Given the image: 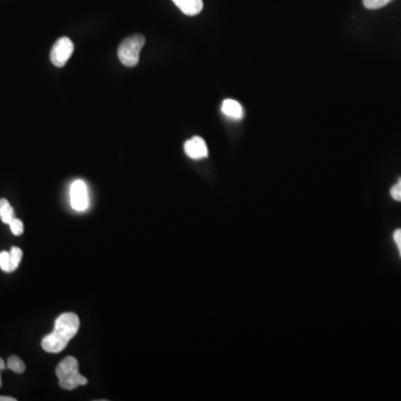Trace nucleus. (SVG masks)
<instances>
[{"label":"nucleus","mask_w":401,"mask_h":401,"mask_svg":"<svg viewBox=\"0 0 401 401\" xmlns=\"http://www.w3.org/2000/svg\"><path fill=\"white\" fill-rule=\"evenodd\" d=\"M56 375L60 386L65 390H74L88 383L87 379L78 371V361L74 357H66L60 361L56 368Z\"/></svg>","instance_id":"1"},{"label":"nucleus","mask_w":401,"mask_h":401,"mask_svg":"<svg viewBox=\"0 0 401 401\" xmlns=\"http://www.w3.org/2000/svg\"><path fill=\"white\" fill-rule=\"evenodd\" d=\"M145 45L143 35H133L122 41L119 47V58L127 67H135L139 64V53Z\"/></svg>","instance_id":"2"},{"label":"nucleus","mask_w":401,"mask_h":401,"mask_svg":"<svg viewBox=\"0 0 401 401\" xmlns=\"http://www.w3.org/2000/svg\"><path fill=\"white\" fill-rule=\"evenodd\" d=\"M80 318L73 312L60 314L55 321V331L62 334L67 340H72L80 330Z\"/></svg>","instance_id":"3"},{"label":"nucleus","mask_w":401,"mask_h":401,"mask_svg":"<svg viewBox=\"0 0 401 401\" xmlns=\"http://www.w3.org/2000/svg\"><path fill=\"white\" fill-rule=\"evenodd\" d=\"M74 53V43L68 37H62L55 43L50 52V62L56 67L66 65Z\"/></svg>","instance_id":"4"},{"label":"nucleus","mask_w":401,"mask_h":401,"mask_svg":"<svg viewBox=\"0 0 401 401\" xmlns=\"http://www.w3.org/2000/svg\"><path fill=\"white\" fill-rule=\"evenodd\" d=\"M70 205L75 211L82 212L90 206L88 190L85 183L82 180H76L70 186Z\"/></svg>","instance_id":"5"},{"label":"nucleus","mask_w":401,"mask_h":401,"mask_svg":"<svg viewBox=\"0 0 401 401\" xmlns=\"http://www.w3.org/2000/svg\"><path fill=\"white\" fill-rule=\"evenodd\" d=\"M68 342L70 340H67L64 336L54 330L52 333L47 334L46 337L43 339L41 347L46 353H62L68 345Z\"/></svg>","instance_id":"6"},{"label":"nucleus","mask_w":401,"mask_h":401,"mask_svg":"<svg viewBox=\"0 0 401 401\" xmlns=\"http://www.w3.org/2000/svg\"><path fill=\"white\" fill-rule=\"evenodd\" d=\"M184 151L192 160H200V159L208 157V154L205 141L200 139V137H194L186 141L184 144Z\"/></svg>","instance_id":"7"},{"label":"nucleus","mask_w":401,"mask_h":401,"mask_svg":"<svg viewBox=\"0 0 401 401\" xmlns=\"http://www.w3.org/2000/svg\"><path fill=\"white\" fill-rule=\"evenodd\" d=\"M173 3L180 8L183 14L188 16H196L203 9L202 0H173Z\"/></svg>","instance_id":"8"},{"label":"nucleus","mask_w":401,"mask_h":401,"mask_svg":"<svg viewBox=\"0 0 401 401\" xmlns=\"http://www.w3.org/2000/svg\"><path fill=\"white\" fill-rule=\"evenodd\" d=\"M222 112L231 119H240L243 117V107L237 100H224L223 104H222Z\"/></svg>","instance_id":"9"},{"label":"nucleus","mask_w":401,"mask_h":401,"mask_svg":"<svg viewBox=\"0 0 401 401\" xmlns=\"http://www.w3.org/2000/svg\"><path fill=\"white\" fill-rule=\"evenodd\" d=\"M0 219L8 225L15 219L13 206L6 198H0Z\"/></svg>","instance_id":"10"},{"label":"nucleus","mask_w":401,"mask_h":401,"mask_svg":"<svg viewBox=\"0 0 401 401\" xmlns=\"http://www.w3.org/2000/svg\"><path fill=\"white\" fill-rule=\"evenodd\" d=\"M6 365H7L9 370L14 371L16 373H23L26 370V365H25L21 358L17 357V355H11V357L8 358Z\"/></svg>","instance_id":"11"},{"label":"nucleus","mask_w":401,"mask_h":401,"mask_svg":"<svg viewBox=\"0 0 401 401\" xmlns=\"http://www.w3.org/2000/svg\"><path fill=\"white\" fill-rule=\"evenodd\" d=\"M9 257H11V271H14L19 267V263H21V257H23V251H21L19 247H11V252H9Z\"/></svg>","instance_id":"12"},{"label":"nucleus","mask_w":401,"mask_h":401,"mask_svg":"<svg viewBox=\"0 0 401 401\" xmlns=\"http://www.w3.org/2000/svg\"><path fill=\"white\" fill-rule=\"evenodd\" d=\"M392 0H363V5L368 9H379L391 3Z\"/></svg>","instance_id":"13"},{"label":"nucleus","mask_w":401,"mask_h":401,"mask_svg":"<svg viewBox=\"0 0 401 401\" xmlns=\"http://www.w3.org/2000/svg\"><path fill=\"white\" fill-rule=\"evenodd\" d=\"M0 269L5 272H11V257L9 252H0Z\"/></svg>","instance_id":"14"},{"label":"nucleus","mask_w":401,"mask_h":401,"mask_svg":"<svg viewBox=\"0 0 401 401\" xmlns=\"http://www.w3.org/2000/svg\"><path fill=\"white\" fill-rule=\"evenodd\" d=\"M9 227H11V232L17 237L21 235L23 233V224L21 220L18 219H14L13 221L9 223Z\"/></svg>","instance_id":"15"},{"label":"nucleus","mask_w":401,"mask_h":401,"mask_svg":"<svg viewBox=\"0 0 401 401\" xmlns=\"http://www.w3.org/2000/svg\"><path fill=\"white\" fill-rule=\"evenodd\" d=\"M390 194L395 200L401 202V178H399L398 183H397L396 186L391 188Z\"/></svg>","instance_id":"16"},{"label":"nucleus","mask_w":401,"mask_h":401,"mask_svg":"<svg viewBox=\"0 0 401 401\" xmlns=\"http://www.w3.org/2000/svg\"><path fill=\"white\" fill-rule=\"evenodd\" d=\"M394 240L396 242L397 247H398L399 252L401 257V229L396 230L394 233Z\"/></svg>","instance_id":"17"},{"label":"nucleus","mask_w":401,"mask_h":401,"mask_svg":"<svg viewBox=\"0 0 401 401\" xmlns=\"http://www.w3.org/2000/svg\"><path fill=\"white\" fill-rule=\"evenodd\" d=\"M6 368H7V365H6L5 361H4L1 358H0V373H3V371L5 370Z\"/></svg>","instance_id":"18"},{"label":"nucleus","mask_w":401,"mask_h":401,"mask_svg":"<svg viewBox=\"0 0 401 401\" xmlns=\"http://www.w3.org/2000/svg\"><path fill=\"white\" fill-rule=\"evenodd\" d=\"M0 401H16V398H13V397L0 396Z\"/></svg>","instance_id":"19"},{"label":"nucleus","mask_w":401,"mask_h":401,"mask_svg":"<svg viewBox=\"0 0 401 401\" xmlns=\"http://www.w3.org/2000/svg\"><path fill=\"white\" fill-rule=\"evenodd\" d=\"M1 385H3V383H1V375H0V387H1Z\"/></svg>","instance_id":"20"}]
</instances>
